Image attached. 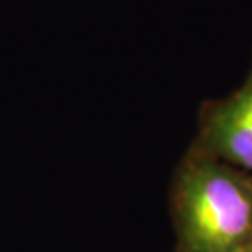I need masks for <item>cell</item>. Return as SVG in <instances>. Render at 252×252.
<instances>
[{
  "mask_svg": "<svg viewBox=\"0 0 252 252\" xmlns=\"http://www.w3.org/2000/svg\"><path fill=\"white\" fill-rule=\"evenodd\" d=\"M175 252H236L252 238V174L195 144L172 174Z\"/></svg>",
  "mask_w": 252,
  "mask_h": 252,
  "instance_id": "6da1fadb",
  "label": "cell"
},
{
  "mask_svg": "<svg viewBox=\"0 0 252 252\" xmlns=\"http://www.w3.org/2000/svg\"><path fill=\"white\" fill-rule=\"evenodd\" d=\"M191 144L252 174V59L241 87L200 105Z\"/></svg>",
  "mask_w": 252,
  "mask_h": 252,
  "instance_id": "7a4b0ae2",
  "label": "cell"
},
{
  "mask_svg": "<svg viewBox=\"0 0 252 252\" xmlns=\"http://www.w3.org/2000/svg\"><path fill=\"white\" fill-rule=\"evenodd\" d=\"M236 252H252V238L244 246H241V248L236 251Z\"/></svg>",
  "mask_w": 252,
  "mask_h": 252,
  "instance_id": "3957f363",
  "label": "cell"
}]
</instances>
